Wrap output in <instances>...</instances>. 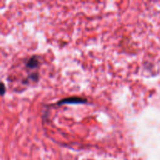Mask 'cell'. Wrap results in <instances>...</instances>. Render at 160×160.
<instances>
[{
  "label": "cell",
  "instance_id": "cell-1",
  "mask_svg": "<svg viewBox=\"0 0 160 160\" xmlns=\"http://www.w3.org/2000/svg\"><path fill=\"white\" fill-rule=\"evenodd\" d=\"M87 102V100L85 98H82L81 97H70V98H64L60 100L58 102V105L62 104H84Z\"/></svg>",
  "mask_w": 160,
  "mask_h": 160
},
{
  "label": "cell",
  "instance_id": "cell-2",
  "mask_svg": "<svg viewBox=\"0 0 160 160\" xmlns=\"http://www.w3.org/2000/svg\"><path fill=\"white\" fill-rule=\"evenodd\" d=\"M39 60L38 57L37 56H33L28 60L26 63V67L29 69H34L37 68L39 66Z\"/></svg>",
  "mask_w": 160,
  "mask_h": 160
},
{
  "label": "cell",
  "instance_id": "cell-3",
  "mask_svg": "<svg viewBox=\"0 0 160 160\" xmlns=\"http://www.w3.org/2000/svg\"><path fill=\"white\" fill-rule=\"evenodd\" d=\"M2 95H3L5 94V86L3 84V83H2V91H1Z\"/></svg>",
  "mask_w": 160,
  "mask_h": 160
}]
</instances>
